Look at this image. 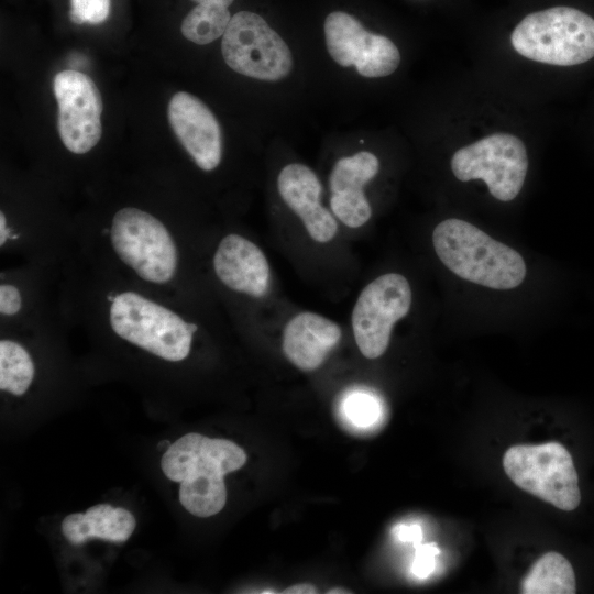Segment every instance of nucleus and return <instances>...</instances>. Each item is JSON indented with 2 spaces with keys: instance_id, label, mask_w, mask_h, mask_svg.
Listing matches in <instances>:
<instances>
[{
  "instance_id": "1",
  "label": "nucleus",
  "mask_w": 594,
  "mask_h": 594,
  "mask_svg": "<svg viewBox=\"0 0 594 594\" xmlns=\"http://www.w3.org/2000/svg\"><path fill=\"white\" fill-rule=\"evenodd\" d=\"M77 254L132 285L194 308L195 233L183 219L140 204L75 219Z\"/></svg>"
},
{
  "instance_id": "2",
  "label": "nucleus",
  "mask_w": 594,
  "mask_h": 594,
  "mask_svg": "<svg viewBox=\"0 0 594 594\" xmlns=\"http://www.w3.org/2000/svg\"><path fill=\"white\" fill-rule=\"evenodd\" d=\"M245 451L228 439L189 432L163 454L161 466L179 485L182 506L196 517H210L226 505L224 475L246 463Z\"/></svg>"
},
{
  "instance_id": "3",
  "label": "nucleus",
  "mask_w": 594,
  "mask_h": 594,
  "mask_svg": "<svg viewBox=\"0 0 594 594\" xmlns=\"http://www.w3.org/2000/svg\"><path fill=\"white\" fill-rule=\"evenodd\" d=\"M432 244L440 261L468 282L512 289L526 277V264L517 251L464 220L441 221L432 232Z\"/></svg>"
},
{
  "instance_id": "4",
  "label": "nucleus",
  "mask_w": 594,
  "mask_h": 594,
  "mask_svg": "<svg viewBox=\"0 0 594 594\" xmlns=\"http://www.w3.org/2000/svg\"><path fill=\"white\" fill-rule=\"evenodd\" d=\"M521 56L550 65L573 66L594 57V19L571 7L526 15L510 35Z\"/></svg>"
},
{
  "instance_id": "5",
  "label": "nucleus",
  "mask_w": 594,
  "mask_h": 594,
  "mask_svg": "<svg viewBox=\"0 0 594 594\" xmlns=\"http://www.w3.org/2000/svg\"><path fill=\"white\" fill-rule=\"evenodd\" d=\"M65 268L4 264L0 270V331L21 330L64 317L61 287Z\"/></svg>"
},
{
  "instance_id": "6",
  "label": "nucleus",
  "mask_w": 594,
  "mask_h": 594,
  "mask_svg": "<svg viewBox=\"0 0 594 594\" xmlns=\"http://www.w3.org/2000/svg\"><path fill=\"white\" fill-rule=\"evenodd\" d=\"M503 468L517 487L561 510L571 512L581 502L573 459L559 442L513 446L504 453Z\"/></svg>"
},
{
  "instance_id": "7",
  "label": "nucleus",
  "mask_w": 594,
  "mask_h": 594,
  "mask_svg": "<svg viewBox=\"0 0 594 594\" xmlns=\"http://www.w3.org/2000/svg\"><path fill=\"white\" fill-rule=\"evenodd\" d=\"M226 64L238 74L263 81H278L293 70L289 46L257 13H235L222 35Z\"/></svg>"
},
{
  "instance_id": "8",
  "label": "nucleus",
  "mask_w": 594,
  "mask_h": 594,
  "mask_svg": "<svg viewBox=\"0 0 594 594\" xmlns=\"http://www.w3.org/2000/svg\"><path fill=\"white\" fill-rule=\"evenodd\" d=\"M450 165L459 180L483 179L494 198L509 201L524 186L528 156L518 136L496 132L457 150Z\"/></svg>"
},
{
  "instance_id": "9",
  "label": "nucleus",
  "mask_w": 594,
  "mask_h": 594,
  "mask_svg": "<svg viewBox=\"0 0 594 594\" xmlns=\"http://www.w3.org/2000/svg\"><path fill=\"white\" fill-rule=\"evenodd\" d=\"M407 278L387 273L369 283L360 293L351 317L355 343L366 359H377L388 348L394 324L411 306Z\"/></svg>"
},
{
  "instance_id": "10",
  "label": "nucleus",
  "mask_w": 594,
  "mask_h": 594,
  "mask_svg": "<svg viewBox=\"0 0 594 594\" xmlns=\"http://www.w3.org/2000/svg\"><path fill=\"white\" fill-rule=\"evenodd\" d=\"M323 32L330 57L342 67L354 66L362 77H386L400 64V52L395 43L387 36L371 33L350 13H329Z\"/></svg>"
},
{
  "instance_id": "11",
  "label": "nucleus",
  "mask_w": 594,
  "mask_h": 594,
  "mask_svg": "<svg viewBox=\"0 0 594 594\" xmlns=\"http://www.w3.org/2000/svg\"><path fill=\"white\" fill-rule=\"evenodd\" d=\"M53 86L64 146L73 154L90 152L102 133V100L96 84L84 73L66 69L55 75Z\"/></svg>"
},
{
  "instance_id": "12",
  "label": "nucleus",
  "mask_w": 594,
  "mask_h": 594,
  "mask_svg": "<svg viewBox=\"0 0 594 594\" xmlns=\"http://www.w3.org/2000/svg\"><path fill=\"white\" fill-rule=\"evenodd\" d=\"M209 265L215 280L233 295L260 299L268 293V261L257 244L241 233H224L215 243Z\"/></svg>"
},
{
  "instance_id": "13",
  "label": "nucleus",
  "mask_w": 594,
  "mask_h": 594,
  "mask_svg": "<svg viewBox=\"0 0 594 594\" xmlns=\"http://www.w3.org/2000/svg\"><path fill=\"white\" fill-rule=\"evenodd\" d=\"M169 124L178 141L202 172L216 170L222 161L223 144L220 124L198 97L176 92L167 109Z\"/></svg>"
},
{
  "instance_id": "14",
  "label": "nucleus",
  "mask_w": 594,
  "mask_h": 594,
  "mask_svg": "<svg viewBox=\"0 0 594 594\" xmlns=\"http://www.w3.org/2000/svg\"><path fill=\"white\" fill-rule=\"evenodd\" d=\"M378 169L377 156L369 151L343 156L333 165L329 175L330 209L346 227L359 228L370 220L372 207L364 186Z\"/></svg>"
},
{
  "instance_id": "15",
  "label": "nucleus",
  "mask_w": 594,
  "mask_h": 594,
  "mask_svg": "<svg viewBox=\"0 0 594 594\" xmlns=\"http://www.w3.org/2000/svg\"><path fill=\"white\" fill-rule=\"evenodd\" d=\"M277 189L312 240L327 243L336 237L338 222L333 213L321 205L322 186L310 167L300 163L287 164L277 176Z\"/></svg>"
},
{
  "instance_id": "16",
  "label": "nucleus",
  "mask_w": 594,
  "mask_h": 594,
  "mask_svg": "<svg viewBox=\"0 0 594 594\" xmlns=\"http://www.w3.org/2000/svg\"><path fill=\"white\" fill-rule=\"evenodd\" d=\"M342 338L340 326L316 312L295 315L283 330L282 349L297 369L311 372L319 369Z\"/></svg>"
},
{
  "instance_id": "17",
  "label": "nucleus",
  "mask_w": 594,
  "mask_h": 594,
  "mask_svg": "<svg viewBox=\"0 0 594 594\" xmlns=\"http://www.w3.org/2000/svg\"><path fill=\"white\" fill-rule=\"evenodd\" d=\"M136 520L131 512L109 504H98L85 514L74 513L62 522L66 540L80 546L88 539L98 538L111 542H125L133 534Z\"/></svg>"
},
{
  "instance_id": "18",
  "label": "nucleus",
  "mask_w": 594,
  "mask_h": 594,
  "mask_svg": "<svg viewBox=\"0 0 594 594\" xmlns=\"http://www.w3.org/2000/svg\"><path fill=\"white\" fill-rule=\"evenodd\" d=\"M520 592L524 594H574L576 581L570 561L554 551L542 554L524 578Z\"/></svg>"
},
{
  "instance_id": "19",
  "label": "nucleus",
  "mask_w": 594,
  "mask_h": 594,
  "mask_svg": "<svg viewBox=\"0 0 594 594\" xmlns=\"http://www.w3.org/2000/svg\"><path fill=\"white\" fill-rule=\"evenodd\" d=\"M231 18L226 4L216 1L200 2L184 18L180 31L193 43L206 45L224 34Z\"/></svg>"
},
{
  "instance_id": "20",
  "label": "nucleus",
  "mask_w": 594,
  "mask_h": 594,
  "mask_svg": "<svg viewBox=\"0 0 594 594\" xmlns=\"http://www.w3.org/2000/svg\"><path fill=\"white\" fill-rule=\"evenodd\" d=\"M377 399L364 392L350 394L343 403L346 419L355 427L366 428L375 424L380 417Z\"/></svg>"
},
{
  "instance_id": "21",
  "label": "nucleus",
  "mask_w": 594,
  "mask_h": 594,
  "mask_svg": "<svg viewBox=\"0 0 594 594\" xmlns=\"http://www.w3.org/2000/svg\"><path fill=\"white\" fill-rule=\"evenodd\" d=\"M110 12V0H72L69 18L73 22L82 24H99Z\"/></svg>"
},
{
  "instance_id": "22",
  "label": "nucleus",
  "mask_w": 594,
  "mask_h": 594,
  "mask_svg": "<svg viewBox=\"0 0 594 594\" xmlns=\"http://www.w3.org/2000/svg\"><path fill=\"white\" fill-rule=\"evenodd\" d=\"M439 549L436 543L419 544L416 547L411 571L419 579L428 578L435 570L436 556Z\"/></svg>"
},
{
  "instance_id": "23",
  "label": "nucleus",
  "mask_w": 594,
  "mask_h": 594,
  "mask_svg": "<svg viewBox=\"0 0 594 594\" xmlns=\"http://www.w3.org/2000/svg\"><path fill=\"white\" fill-rule=\"evenodd\" d=\"M393 535L403 542H413L415 547L422 540V530L418 525H397L392 530Z\"/></svg>"
},
{
  "instance_id": "24",
  "label": "nucleus",
  "mask_w": 594,
  "mask_h": 594,
  "mask_svg": "<svg viewBox=\"0 0 594 594\" xmlns=\"http://www.w3.org/2000/svg\"><path fill=\"white\" fill-rule=\"evenodd\" d=\"M282 593L283 594H312V593H317V588L311 584L301 583V584L289 586L285 588Z\"/></svg>"
},
{
  "instance_id": "25",
  "label": "nucleus",
  "mask_w": 594,
  "mask_h": 594,
  "mask_svg": "<svg viewBox=\"0 0 594 594\" xmlns=\"http://www.w3.org/2000/svg\"><path fill=\"white\" fill-rule=\"evenodd\" d=\"M328 594H348V593H352L351 591L349 590H345V588H341V587H334V588H330L328 592Z\"/></svg>"
},
{
  "instance_id": "26",
  "label": "nucleus",
  "mask_w": 594,
  "mask_h": 594,
  "mask_svg": "<svg viewBox=\"0 0 594 594\" xmlns=\"http://www.w3.org/2000/svg\"><path fill=\"white\" fill-rule=\"evenodd\" d=\"M197 3H200V2H206V1H216V2H220V3H223L226 4L227 7H230L231 3L234 1V0H193Z\"/></svg>"
}]
</instances>
